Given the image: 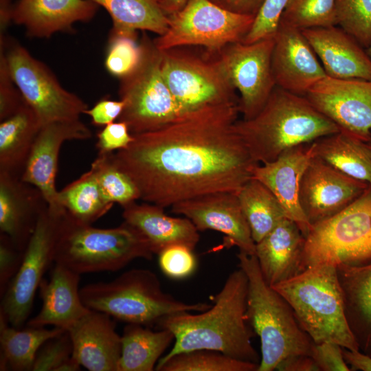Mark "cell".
I'll list each match as a JSON object with an SVG mask.
<instances>
[{
	"mask_svg": "<svg viewBox=\"0 0 371 371\" xmlns=\"http://www.w3.org/2000/svg\"><path fill=\"white\" fill-rule=\"evenodd\" d=\"M368 143H369V144H370V147H371V137H370V139Z\"/></svg>",
	"mask_w": 371,
	"mask_h": 371,
	"instance_id": "cell-56",
	"label": "cell"
},
{
	"mask_svg": "<svg viewBox=\"0 0 371 371\" xmlns=\"http://www.w3.org/2000/svg\"><path fill=\"white\" fill-rule=\"evenodd\" d=\"M137 37L110 34L105 67L120 79L133 72L140 63L142 48Z\"/></svg>",
	"mask_w": 371,
	"mask_h": 371,
	"instance_id": "cell-40",
	"label": "cell"
},
{
	"mask_svg": "<svg viewBox=\"0 0 371 371\" xmlns=\"http://www.w3.org/2000/svg\"><path fill=\"white\" fill-rule=\"evenodd\" d=\"M187 1L188 0H159V3L164 12L168 16L183 8Z\"/></svg>",
	"mask_w": 371,
	"mask_h": 371,
	"instance_id": "cell-53",
	"label": "cell"
},
{
	"mask_svg": "<svg viewBox=\"0 0 371 371\" xmlns=\"http://www.w3.org/2000/svg\"><path fill=\"white\" fill-rule=\"evenodd\" d=\"M145 236L124 221L114 228H97L74 219L67 212L60 218L54 264L81 275L115 271L137 258L152 260Z\"/></svg>",
	"mask_w": 371,
	"mask_h": 371,
	"instance_id": "cell-6",
	"label": "cell"
},
{
	"mask_svg": "<svg viewBox=\"0 0 371 371\" xmlns=\"http://www.w3.org/2000/svg\"><path fill=\"white\" fill-rule=\"evenodd\" d=\"M369 186L313 156L302 177L300 204L311 225L339 212Z\"/></svg>",
	"mask_w": 371,
	"mask_h": 371,
	"instance_id": "cell-16",
	"label": "cell"
},
{
	"mask_svg": "<svg viewBox=\"0 0 371 371\" xmlns=\"http://www.w3.org/2000/svg\"><path fill=\"white\" fill-rule=\"evenodd\" d=\"M322 262H371V186L336 214L313 223L305 236L300 272Z\"/></svg>",
	"mask_w": 371,
	"mask_h": 371,
	"instance_id": "cell-8",
	"label": "cell"
},
{
	"mask_svg": "<svg viewBox=\"0 0 371 371\" xmlns=\"http://www.w3.org/2000/svg\"><path fill=\"white\" fill-rule=\"evenodd\" d=\"M255 17L225 10L210 0H188L168 15L167 30L153 40L161 51L199 46L216 54L228 45L242 42Z\"/></svg>",
	"mask_w": 371,
	"mask_h": 371,
	"instance_id": "cell-10",
	"label": "cell"
},
{
	"mask_svg": "<svg viewBox=\"0 0 371 371\" xmlns=\"http://www.w3.org/2000/svg\"><path fill=\"white\" fill-rule=\"evenodd\" d=\"M96 148L98 153H109L126 148L133 141V136L124 122H112L98 133Z\"/></svg>",
	"mask_w": 371,
	"mask_h": 371,
	"instance_id": "cell-46",
	"label": "cell"
},
{
	"mask_svg": "<svg viewBox=\"0 0 371 371\" xmlns=\"http://www.w3.org/2000/svg\"><path fill=\"white\" fill-rule=\"evenodd\" d=\"M328 76L371 80V58L353 37L337 25L302 30Z\"/></svg>",
	"mask_w": 371,
	"mask_h": 371,
	"instance_id": "cell-23",
	"label": "cell"
},
{
	"mask_svg": "<svg viewBox=\"0 0 371 371\" xmlns=\"http://www.w3.org/2000/svg\"><path fill=\"white\" fill-rule=\"evenodd\" d=\"M25 103L8 69L4 47L0 45V120L16 113Z\"/></svg>",
	"mask_w": 371,
	"mask_h": 371,
	"instance_id": "cell-44",
	"label": "cell"
},
{
	"mask_svg": "<svg viewBox=\"0 0 371 371\" xmlns=\"http://www.w3.org/2000/svg\"><path fill=\"white\" fill-rule=\"evenodd\" d=\"M113 153H98L89 170L107 200L123 207L140 199V194L131 179L115 164Z\"/></svg>",
	"mask_w": 371,
	"mask_h": 371,
	"instance_id": "cell-37",
	"label": "cell"
},
{
	"mask_svg": "<svg viewBox=\"0 0 371 371\" xmlns=\"http://www.w3.org/2000/svg\"><path fill=\"white\" fill-rule=\"evenodd\" d=\"M122 208L124 221L145 236L154 254L175 245L194 250L199 241V230L190 219L170 216L161 206L135 201Z\"/></svg>",
	"mask_w": 371,
	"mask_h": 371,
	"instance_id": "cell-26",
	"label": "cell"
},
{
	"mask_svg": "<svg viewBox=\"0 0 371 371\" xmlns=\"http://www.w3.org/2000/svg\"><path fill=\"white\" fill-rule=\"evenodd\" d=\"M238 267L248 280L247 319L260 340L257 371H273L284 360L311 356L315 343L284 298L265 280L255 255L239 251Z\"/></svg>",
	"mask_w": 371,
	"mask_h": 371,
	"instance_id": "cell-4",
	"label": "cell"
},
{
	"mask_svg": "<svg viewBox=\"0 0 371 371\" xmlns=\"http://www.w3.org/2000/svg\"><path fill=\"white\" fill-rule=\"evenodd\" d=\"M271 66L276 86L302 96L327 76L302 30L282 22L274 35Z\"/></svg>",
	"mask_w": 371,
	"mask_h": 371,
	"instance_id": "cell-19",
	"label": "cell"
},
{
	"mask_svg": "<svg viewBox=\"0 0 371 371\" xmlns=\"http://www.w3.org/2000/svg\"><path fill=\"white\" fill-rule=\"evenodd\" d=\"M172 212L190 219L200 231L215 230L239 251L255 255L256 243L241 209L237 194L216 192L174 204Z\"/></svg>",
	"mask_w": 371,
	"mask_h": 371,
	"instance_id": "cell-18",
	"label": "cell"
},
{
	"mask_svg": "<svg viewBox=\"0 0 371 371\" xmlns=\"http://www.w3.org/2000/svg\"><path fill=\"white\" fill-rule=\"evenodd\" d=\"M337 269L349 326L359 350L371 357V262Z\"/></svg>",
	"mask_w": 371,
	"mask_h": 371,
	"instance_id": "cell-28",
	"label": "cell"
},
{
	"mask_svg": "<svg viewBox=\"0 0 371 371\" xmlns=\"http://www.w3.org/2000/svg\"><path fill=\"white\" fill-rule=\"evenodd\" d=\"M158 256L161 270L170 278L184 279L196 270L197 262L193 249L186 246L175 245L168 247Z\"/></svg>",
	"mask_w": 371,
	"mask_h": 371,
	"instance_id": "cell-42",
	"label": "cell"
},
{
	"mask_svg": "<svg viewBox=\"0 0 371 371\" xmlns=\"http://www.w3.org/2000/svg\"><path fill=\"white\" fill-rule=\"evenodd\" d=\"M91 137V131L80 120L45 124L36 136L21 180L35 186L49 209L55 214H63L66 212L58 202V191L55 184L61 146L66 141Z\"/></svg>",
	"mask_w": 371,
	"mask_h": 371,
	"instance_id": "cell-17",
	"label": "cell"
},
{
	"mask_svg": "<svg viewBox=\"0 0 371 371\" xmlns=\"http://www.w3.org/2000/svg\"><path fill=\"white\" fill-rule=\"evenodd\" d=\"M83 304L127 324L156 325L177 313L201 312L211 306L203 302L187 303L164 292L157 275L149 269H133L112 281L85 285L80 289Z\"/></svg>",
	"mask_w": 371,
	"mask_h": 371,
	"instance_id": "cell-7",
	"label": "cell"
},
{
	"mask_svg": "<svg viewBox=\"0 0 371 371\" xmlns=\"http://www.w3.org/2000/svg\"><path fill=\"white\" fill-rule=\"evenodd\" d=\"M42 127L26 102L0 124V172L21 178L36 136Z\"/></svg>",
	"mask_w": 371,
	"mask_h": 371,
	"instance_id": "cell-29",
	"label": "cell"
},
{
	"mask_svg": "<svg viewBox=\"0 0 371 371\" xmlns=\"http://www.w3.org/2000/svg\"><path fill=\"white\" fill-rule=\"evenodd\" d=\"M234 128L259 164L275 160L291 148L340 131L305 96L278 86L256 116L237 120Z\"/></svg>",
	"mask_w": 371,
	"mask_h": 371,
	"instance_id": "cell-3",
	"label": "cell"
},
{
	"mask_svg": "<svg viewBox=\"0 0 371 371\" xmlns=\"http://www.w3.org/2000/svg\"><path fill=\"white\" fill-rule=\"evenodd\" d=\"M272 287L289 303L300 326L315 344L329 341L359 350L346 316L335 265L317 264Z\"/></svg>",
	"mask_w": 371,
	"mask_h": 371,
	"instance_id": "cell-5",
	"label": "cell"
},
{
	"mask_svg": "<svg viewBox=\"0 0 371 371\" xmlns=\"http://www.w3.org/2000/svg\"><path fill=\"white\" fill-rule=\"evenodd\" d=\"M217 5L233 12L256 16L265 0H210Z\"/></svg>",
	"mask_w": 371,
	"mask_h": 371,
	"instance_id": "cell-49",
	"label": "cell"
},
{
	"mask_svg": "<svg viewBox=\"0 0 371 371\" xmlns=\"http://www.w3.org/2000/svg\"><path fill=\"white\" fill-rule=\"evenodd\" d=\"M81 366L72 357L63 363L56 370V371H78L80 370Z\"/></svg>",
	"mask_w": 371,
	"mask_h": 371,
	"instance_id": "cell-54",
	"label": "cell"
},
{
	"mask_svg": "<svg viewBox=\"0 0 371 371\" xmlns=\"http://www.w3.org/2000/svg\"><path fill=\"white\" fill-rule=\"evenodd\" d=\"M73 346L67 331L46 341L39 348L32 371H56L72 355Z\"/></svg>",
	"mask_w": 371,
	"mask_h": 371,
	"instance_id": "cell-41",
	"label": "cell"
},
{
	"mask_svg": "<svg viewBox=\"0 0 371 371\" xmlns=\"http://www.w3.org/2000/svg\"><path fill=\"white\" fill-rule=\"evenodd\" d=\"M335 21L363 48L371 44V0H335Z\"/></svg>",
	"mask_w": 371,
	"mask_h": 371,
	"instance_id": "cell-39",
	"label": "cell"
},
{
	"mask_svg": "<svg viewBox=\"0 0 371 371\" xmlns=\"http://www.w3.org/2000/svg\"><path fill=\"white\" fill-rule=\"evenodd\" d=\"M71 357L89 371H117L121 356V336L112 317L91 310L67 330Z\"/></svg>",
	"mask_w": 371,
	"mask_h": 371,
	"instance_id": "cell-21",
	"label": "cell"
},
{
	"mask_svg": "<svg viewBox=\"0 0 371 371\" xmlns=\"http://www.w3.org/2000/svg\"><path fill=\"white\" fill-rule=\"evenodd\" d=\"M344 359L351 366V370L371 371V357L360 350L342 348Z\"/></svg>",
	"mask_w": 371,
	"mask_h": 371,
	"instance_id": "cell-51",
	"label": "cell"
},
{
	"mask_svg": "<svg viewBox=\"0 0 371 371\" xmlns=\"http://www.w3.org/2000/svg\"><path fill=\"white\" fill-rule=\"evenodd\" d=\"M161 71L172 95L186 112L238 102L216 54L204 56L173 48L162 51Z\"/></svg>",
	"mask_w": 371,
	"mask_h": 371,
	"instance_id": "cell-12",
	"label": "cell"
},
{
	"mask_svg": "<svg viewBox=\"0 0 371 371\" xmlns=\"http://www.w3.org/2000/svg\"><path fill=\"white\" fill-rule=\"evenodd\" d=\"M63 214L52 212L48 206L42 211L19 269L1 297L0 315L14 328H21L27 320L43 275L54 263L57 231Z\"/></svg>",
	"mask_w": 371,
	"mask_h": 371,
	"instance_id": "cell-13",
	"label": "cell"
},
{
	"mask_svg": "<svg viewBox=\"0 0 371 371\" xmlns=\"http://www.w3.org/2000/svg\"><path fill=\"white\" fill-rule=\"evenodd\" d=\"M304 240L297 224L286 217L256 243L255 256L262 275L269 286L300 273Z\"/></svg>",
	"mask_w": 371,
	"mask_h": 371,
	"instance_id": "cell-27",
	"label": "cell"
},
{
	"mask_svg": "<svg viewBox=\"0 0 371 371\" xmlns=\"http://www.w3.org/2000/svg\"><path fill=\"white\" fill-rule=\"evenodd\" d=\"M247 277L241 268L232 272L213 305L201 312L184 311L161 319L158 328L170 330L175 344L162 359L192 350L210 349L257 363L260 357L251 343L247 319Z\"/></svg>",
	"mask_w": 371,
	"mask_h": 371,
	"instance_id": "cell-2",
	"label": "cell"
},
{
	"mask_svg": "<svg viewBox=\"0 0 371 371\" xmlns=\"http://www.w3.org/2000/svg\"><path fill=\"white\" fill-rule=\"evenodd\" d=\"M139 43L142 48L140 63L133 72L120 78L118 91L125 103L118 121L126 124L131 135L157 130L187 113L164 79L163 52L145 32Z\"/></svg>",
	"mask_w": 371,
	"mask_h": 371,
	"instance_id": "cell-9",
	"label": "cell"
},
{
	"mask_svg": "<svg viewBox=\"0 0 371 371\" xmlns=\"http://www.w3.org/2000/svg\"><path fill=\"white\" fill-rule=\"evenodd\" d=\"M280 22L300 30L336 25L335 0H288Z\"/></svg>",
	"mask_w": 371,
	"mask_h": 371,
	"instance_id": "cell-38",
	"label": "cell"
},
{
	"mask_svg": "<svg viewBox=\"0 0 371 371\" xmlns=\"http://www.w3.org/2000/svg\"><path fill=\"white\" fill-rule=\"evenodd\" d=\"M99 5L92 0H18L13 4L12 21L34 38L70 32L77 22H88Z\"/></svg>",
	"mask_w": 371,
	"mask_h": 371,
	"instance_id": "cell-22",
	"label": "cell"
},
{
	"mask_svg": "<svg viewBox=\"0 0 371 371\" xmlns=\"http://www.w3.org/2000/svg\"><path fill=\"white\" fill-rule=\"evenodd\" d=\"M12 7L11 0H0V35L4 33L12 21Z\"/></svg>",
	"mask_w": 371,
	"mask_h": 371,
	"instance_id": "cell-52",
	"label": "cell"
},
{
	"mask_svg": "<svg viewBox=\"0 0 371 371\" xmlns=\"http://www.w3.org/2000/svg\"><path fill=\"white\" fill-rule=\"evenodd\" d=\"M58 202L74 219L92 224L113 207L89 170L58 191Z\"/></svg>",
	"mask_w": 371,
	"mask_h": 371,
	"instance_id": "cell-35",
	"label": "cell"
},
{
	"mask_svg": "<svg viewBox=\"0 0 371 371\" xmlns=\"http://www.w3.org/2000/svg\"><path fill=\"white\" fill-rule=\"evenodd\" d=\"M80 275L67 267L55 264L49 280L43 278L38 290L42 306L38 314L29 319L27 326L51 325L67 330L88 313L79 289Z\"/></svg>",
	"mask_w": 371,
	"mask_h": 371,
	"instance_id": "cell-25",
	"label": "cell"
},
{
	"mask_svg": "<svg viewBox=\"0 0 371 371\" xmlns=\"http://www.w3.org/2000/svg\"><path fill=\"white\" fill-rule=\"evenodd\" d=\"M123 100H113L107 98L100 100L91 109H87L84 114L91 118L95 126H105L119 119L124 109Z\"/></svg>",
	"mask_w": 371,
	"mask_h": 371,
	"instance_id": "cell-48",
	"label": "cell"
},
{
	"mask_svg": "<svg viewBox=\"0 0 371 371\" xmlns=\"http://www.w3.org/2000/svg\"><path fill=\"white\" fill-rule=\"evenodd\" d=\"M65 331L58 327L27 326L21 330L10 325L0 315V370H32L41 346Z\"/></svg>",
	"mask_w": 371,
	"mask_h": 371,
	"instance_id": "cell-33",
	"label": "cell"
},
{
	"mask_svg": "<svg viewBox=\"0 0 371 371\" xmlns=\"http://www.w3.org/2000/svg\"><path fill=\"white\" fill-rule=\"evenodd\" d=\"M237 196L256 243L286 217L276 196L256 179L246 182Z\"/></svg>",
	"mask_w": 371,
	"mask_h": 371,
	"instance_id": "cell-34",
	"label": "cell"
},
{
	"mask_svg": "<svg viewBox=\"0 0 371 371\" xmlns=\"http://www.w3.org/2000/svg\"><path fill=\"white\" fill-rule=\"evenodd\" d=\"M274 36L251 43L237 42L216 54L223 69L238 91V109L243 120L256 116L276 86L271 57Z\"/></svg>",
	"mask_w": 371,
	"mask_h": 371,
	"instance_id": "cell-14",
	"label": "cell"
},
{
	"mask_svg": "<svg viewBox=\"0 0 371 371\" xmlns=\"http://www.w3.org/2000/svg\"><path fill=\"white\" fill-rule=\"evenodd\" d=\"M23 251L4 234L0 235V295H3L21 265Z\"/></svg>",
	"mask_w": 371,
	"mask_h": 371,
	"instance_id": "cell-45",
	"label": "cell"
},
{
	"mask_svg": "<svg viewBox=\"0 0 371 371\" xmlns=\"http://www.w3.org/2000/svg\"><path fill=\"white\" fill-rule=\"evenodd\" d=\"M340 131L368 142L371 137V80L325 76L305 95Z\"/></svg>",
	"mask_w": 371,
	"mask_h": 371,
	"instance_id": "cell-15",
	"label": "cell"
},
{
	"mask_svg": "<svg viewBox=\"0 0 371 371\" xmlns=\"http://www.w3.org/2000/svg\"><path fill=\"white\" fill-rule=\"evenodd\" d=\"M366 51L368 55L369 56V57L371 58V44L367 49H366Z\"/></svg>",
	"mask_w": 371,
	"mask_h": 371,
	"instance_id": "cell-55",
	"label": "cell"
},
{
	"mask_svg": "<svg viewBox=\"0 0 371 371\" xmlns=\"http://www.w3.org/2000/svg\"><path fill=\"white\" fill-rule=\"evenodd\" d=\"M288 0H265L242 43H251L274 36Z\"/></svg>",
	"mask_w": 371,
	"mask_h": 371,
	"instance_id": "cell-43",
	"label": "cell"
},
{
	"mask_svg": "<svg viewBox=\"0 0 371 371\" xmlns=\"http://www.w3.org/2000/svg\"><path fill=\"white\" fill-rule=\"evenodd\" d=\"M10 75L43 126L80 120L88 105L64 89L52 71L20 43L0 37Z\"/></svg>",
	"mask_w": 371,
	"mask_h": 371,
	"instance_id": "cell-11",
	"label": "cell"
},
{
	"mask_svg": "<svg viewBox=\"0 0 371 371\" xmlns=\"http://www.w3.org/2000/svg\"><path fill=\"white\" fill-rule=\"evenodd\" d=\"M41 192L21 177L0 172V231L24 251L42 211Z\"/></svg>",
	"mask_w": 371,
	"mask_h": 371,
	"instance_id": "cell-24",
	"label": "cell"
},
{
	"mask_svg": "<svg viewBox=\"0 0 371 371\" xmlns=\"http://www.w3.org/2000/svg\"><path fill=\"white\" fill-rule=\"evenodd\" d=\"M103 7L111 17L110 34L137 37V31H149L158 36L168 29V16L159 0H92Z\"/></svg>",
	"mask_w": 371,
	"mask_h": 371,
	"instance_id": "cell-32",
	"label": "cell"
},
{
	"mask_svg": "<svg viewBox=\"0 0 371 371\" xmlns=\"http://www.w3.org/2000/svg\"><path fill=\"white\" fill-rule=\"evenodd\" d=\"M281 371H317L319 370L311 356L298 355L282 361L277 368Z\"/></svg>",
	"mask_w": 371,
	"mask_h": 371,
	"instance_id": "cell-50",
	"label": "cell"
},
{
	"mask_svg": "<svg viewBox=\"0 0 371 371\" xmlns=\"http://www.w3.org/2000/svg\"><path fill=\"white\" fill-rule=\"evenodd\" d=\"M258 364L232 358L210 349L180 352L167 359L161 358L158 371H257Z\"/></svg>",
	"mask_w": 371,
	"mask_h": 371,
	"instance_id": "cell-36",
	"label": "cell"
},
{
	"mask_svg": "<svg viewBox=\"0 0 371 371\" xmlns=\"http://www.w3.org/2000/svg\"><path fill=\"white\" fill-rule=\"evenodd\" d=\"M314 156L312 142L291 148L275 160L256 164L252 177L267 186L278 199L286 217L293 221L305 237L311 227L300 204L303 174Z\"/></svg>",
	"mask_w": 371,
	"mask_h": 371,
	"instance_id": "cell-20",
	"label": "cell"
},
{
	"mask_svg": "<svg viewBox=\"0 0 371 371\" xmlns=\"http://www.w3.org/2000/svg\"><path fill=\"white\" fill-rule=\"evenodd\" d=\"M238 102L201 108L157 130L132 135L112 153L140 199L164 208L216 192L237 194L256 164L234 128Z\"/></svg>",
	"mask_w": 371,
	"mask_h": 371,
	"instance_id": "cell-1",
	"label": "cell"
},
{
	"mask_svg": "<svg viewBox=\"0 0 371 371\" xmlns=\"http://www.w3.org/2000/svg\"><path fill=\"white\" fill-rule=\"evenodd\" d=\"M312 146L314 156L371 186V147L368 142L339 131L316 139Z\"/></svg>",
	"mask_w": 371,
	"mask_h": 371,
	"instance_id": "cell-30",
	"label": "cell"
},
{
	"mask_svg": "<svg viewBox=\"0 0 371 371\" xmlns=\"http://www.w3.org/2000/svg\"><path fill=\"white\" fill-rule=\"evenodd\" d=\"M319 371H350L342 347L329 341L315 344L311 355Z\"/></svg>",
	"mask_w": 371,
	"mask_h": 371,
	"instance_id": "cell-47",
	"label": "cell"
},
{
	"mask_svg": "<svg viewBox=\"0 0 371 371\" xmlns=\"http://www.w3.org/2000/svg\"><path fill=\"white\" fill-rule=\"evenodd\" d=\"M175 341L172 331L153 330L146 326L128 324L121 335V356L117 371H152L162 354Z\"/></svg>",
	"mask_w": 371,
	"mask_h": 371,
	"instance_id": "cell-31",
	"label": "cell"
}]
</instances>
